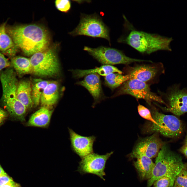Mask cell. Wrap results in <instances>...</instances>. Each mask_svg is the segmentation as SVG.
<instances>
[{
  "label": "cell",
  "instance_id": "cell-1",
  "mask_svg": "<svg viewBox=\"0 0 187 187\" xmlns=\"http://www.w3.org/2000/svg\"><path fill=\"white\" fill-rule=\"evenodd\" d=\"M9 33L17 48L26 56H31L49 47L50 38L47 30L36 24L17 25Z\"/></svg>",
  "mask_w": 187,
  "mask_h": 187
},
{
  "label": "cell",
  "instance_id": "cell-2",
  "mask_svg": "<svg viewBox=\"0 0 187 187\" xmlns=\"http://www.w3.org/2000/svg\"><path fill=\"white\" fill-rule=\"evenodd\" d=\"M128 25L129 31L118 39V42L126 44L139 52L147 54L160 50H171L172 38L136 30L130 24Z\"/></svg>",
  "mask_w": 187,
  "mask_h": 187
},
{
  "label": "cell",
  "instance_id": "cell-3",
  "mask_svg": "<svg viewBox=\"0 0 187 187\" xmlns=\"http://www.w3.org/2000/svg\"><path fill=\"white\" fill-rule=\"evenodd\" d=\"M155 163L152 175L148 180L147 187H151L155 181L163 177L169 178L173 184L176 176L184 168L181 156L171 151L165 144L159 152Z\"/></svg>",
  "mask_w": 187,
  "mask_h": 187
},
{
  "label": "cell",
  "instance_id": "cell-4",
  "mask_svg": "<svg viewBox=\"0 0 187 187\" xmlns=\"http://www.w3.org/2000/svg\"><path fill=\"white\" fill-rule=\"evenodd\" d=\"M0 79L3 91L2 100L4 106L15 118L18 120L23 119L28 109L17 98L18 83L13 69L9 68L2 72Z\"/></svg>",
  "mask_w": 187,
  "mask_h": 187
},
{
  "label": "cell",
  "instance_id": "cell-5",
  "mask_svg": "<svg viewBox=\"0 0 187 187\" xmlns=\"http://www.w3.org/2000/svg\"><path fill=\"white\" fill-rule=\"evenodd\" d=\"M151 112L157 124L149 122L144 128V131L148 133H160L164 136L175 138L179 136L183 130L181 121L176 116L166 115L159 112L152 105Z\"/></svg>",
  "mask_w": 187,
  "mask_h": 187
},
{
  "label": "cell",
  "instance_id": "cell-6",
  "mask_svg": "<svg viewBox=\"0 0 187 187\" xmlns=\"http://www.w3.org/2000/svg\"><path fill=\"white\" fill-rule=\"evenodd\" d=\"M56 48L49 47L31 56L32 73L39 76L50 77L59 72L60 66Z\"/></svg>",
  "mask_w": 187,
  "mask_h": 187
},
{
  "label": "cell",
  "instance_id": "cell-7",
  "mask_svg": "<svg viewBox=\"0 0 187 187\" xmlns=\"http://www.w3.org/2000/svg\"><path fill=\"white\" fill-rule=\"evenodd\" d=\"M69 34L73 36L84 35L103 38L111 44L109 29L102 18L96 14L90 15L82 14L78 24Z\"/></svg>",
  "mask_w": 187,
  "mask_h": 187
},
{
  "label": "cell",
  "instance_id": "cell-8",
  "mask_svg": "<svg viewBox=\"0 0 187 187\" xmlns=\"http://www.w3.org/2000/svg\"><path fill=\"white\" fill-rule=\"evenodd\" d=\"M124 95H130L137 99H144L149 105L153 102H157L165 105L161 96L152 92L147 83L137 79H130L124 82L111 97Z\"/></svg>",
  "mask_w": 187,
  "mask_h": 187
},
{
  "label": "cell",
  "instance_id": "cell-9",
  "mask_svg": "<svg viewBox=\"0 0 187 187\" xmlns=\"http://www.w3.org/2000/svg\"><path fill=\"white\" fill-rule=\"evenodd\" d=\"M84 50L104 65L128 64L135 62H149L150 60L134 58L126 56L122 51L112 48L101 46L95 48L85 46Z\"/></svg>",
  "mask_w": 187,
  "mask_h": 187
},
{
  "label": "cell",
  "instance_id": "cell-10",
  "mask_svg": "<svg viewBox=\"0 0 187 187\" xmlns=\"http://www.w3.org/2000/svg\"><path fill=\"white\" fill-rule=\"evenodd\" d=\"M179 84L169 87L163 94L166 106L161 107L163 110L177 116L187 112V88L181 89Z\"/></svg>",
  "mask_w": 187,
  "mask_h": 187
},
{
  "label": "cell",
  "instance_id": "cell-11",
  "mask_svg": "<svg viewBox=\"0 0 187 187\" xmlns=\"http://www.w3.org/2000/svg\"><path fill=\"white\" fill-rule=\"evenodd\" d=\"M113 152L111 151L104 155L93 152L89 154L81 159L77 171L81 175L90 173L96 175L105 181L106 164Z\"/></svg>",
  "mask_w": 187,
  "mask_h": 187
},
{
  "label": "cell",
  "instance_id": "cell-12",
  "mask_svg": "<svg viewBox=\"0 0 187 187\" xmlns=\"http://www.w3.org/2000/svg\"><path fill=\"white\" fill-rule=\"evenodd\" d=\"M158 134L154 133L141 140L130 154V157L136 158L139 156H144L151 158L157 156L164 144L160 139Z\"/></svg>",
  "mask_w": 187,
  "mask_h": 187
},
{
  "label": "cell",
  "instance_id": "cell-13",
  "mask_svg": "<svg viewBox=\"0 0 187 187\" xmlns=\"http://www.w3.org/2000/svg\"><path fill=\"white\" fill-rule=\"evenodd\" d=\"M124 70L125 75H129L130 79H137L147 83L164 71L162 64L160 63L127 66Z\"/></svg>",
  "mask_w": 187,
  "mask_h": 187
},
{
  "label": "cell",
  "instance_id": "cell-14",
  "mask_svg": "<svg viewBox=\"0 0 187 187\" xmlns=\"http://www.w3.org/2000/svg\"><path fill=\"white\" fill-rule=\"evenodd\" d=\"M71 147L72 151L81 159L94 152L93 145L96 137L80 135L68 128Z\"/></svg>",
  "mask_w": 187,
  "mask_h": 187
},
{
  "label": "cell",
  "instance_id": "cell-15",
  "mask_svg": "<svg viewBox=\"0 0 187 187\" xmlns=\"http://www.w3.org/2000/svg\"><path fill=\"white\" fill-rule=\"evenodd\" d=\"M76 84L85 88L92 96L94 101L92 105L93 108L104 99L101 81L98 74H92L86 75L83 80L78 82Z\"/></svg>",
  "mask_w": 187,
  "mask_h": 187
},
{
  "label": "cell",
  "instance_id": "cell-16",
  "mask_svg": "<svg viewBox=\"0 0 187 187\" xmlns=\"http://www.w3.org/2000/svg\"><path fill=\"white\" fill-rule=\"evenodd\" d=\"M53 112L50 108L42 106L31 115L26 123V126L41 128L47 127Z\"/></svg>",
  "mask_w": 187,
  "mask_h": 187
},
{
  "label": "cell",
  "instance_id": "cell-17",
  "mask_svg": "<svg viewBox=\"0 0 187 187\" xmlns=\"http://www.w3.org/2000/svg\"><path fill=\"white\" fill-rule=\"evenodd\" d=\"M59 96L58 83L55 81H49L42 94L40 103L42 106L50 108L56 103Z\"/></svg>",
  "mask_w": 187,
  "mask_h": 187
},
{
  "label": "cell",
  "instance_id": "cell-18",
  "mask_svg": "<svg viewBox=\"0 0 187 187\" xmlns=\"http://www.w3.org/2000/svg\"><path fill=\"white\" fill-rule=\"evenodd\" d=\"M136 159L133 165L140 178L148 180L151 177L155 163L151 158L145 156H139Z\"/></svg>",
  "mask_w": 187,
  "mask_h": 187
},
{
  "label": "cell",
  "instance_id": "cell-19",
  "mask_svg": "<svg viewBox=\"0 0 187 187\" xmlns=\"http://www.w3.org/2000/svg\"><path fill=\"white\" fill-rule=\"evenodd\" d=\"M31 83L29 81L24 80L18 83L17 96L19 101L28 110L31 109L34 104L31 94Z\"/></svg>",
  "mask_w": 187,
  "mask_h": 187
},
{
  "label": "cell",
  "instance_id": "cell-20",
  "mask_svg": "<svg viewBox=\"0 0 187 187\" xmlns=\"http://www.w3.org/2000/svg\"><path fill=\"white\" fill-rule=\"evenodd\" d=\"M6 23L0 26V51L9 57H14L17 47L12 39L7 33L5 28Z\"/></svg>",
  "mask_w": 187,
  "mask_h": 187
},
{
  "label": "cell",
  "instance_id": "cell-21",
  "mask_svg": "<svg viewBox=\"0 0 187 187\" xmlns=\"http://www.w3.org/2000/svg\"><path fill=\"white\" fill-rule=\"evenodd\" d=\"M74 77L79 78L92 74L97 73L102 76H106L112 73L122 74V71L117 68L111 65H104L96 68L83 70L76 69L72 71Z\"/></svg>",
  "mask_w": 187,
  "mask_h": 187
},
{
  "label": "cell",
  "instance_id": "cell-22",
  "mask_svg": "<svg viewBox=\"0 0 187 187\" xmlns=\"http://www.w3.org/2000/svg\"><path fill=\"white\" fill-rule=\"evenodd\" d=\"M11 64L18 73L24 75L32 73V68L30 58L20 56L12 58Z\"/></svg>",
  "mask_w": 187,
  "mask_h": 187
},
{
  "label": "cell",
  "instance_id": "cell-23",
  "mask_svg": "<svg viewBox=\"0 0 187 187\" xmlns=\"http://www.w3.org/2000/svg\"><path fill=\"white\" fill-rule=\"evenodd\" d=\"M49 82L41 79H33L31 85V94L32 101L35 106H37L40 103L42 94Z\"/></svg>",
  "mask_w": 187,
  "mask_h": 187
},
{
  "label": "cell",
  "instance_id": "cell-24",
  "mask_svg": "<svg viewBox=\"0 0 187 187\" xmlns=\"http://www.w3.org/2000/svg\"><path fill=\"white\" fill-rule=\"evenodd\" d=\"M130 79L129 75L118 73L110 74L105 77V84L112 89L119 87L123 83Z\"/></svg>",
  "mask_w": 187,
  "mask_h": 187
},
{
  "label": "cell",
  "instance_id": "cell-25",
  "mask_svg": "<svg viewBox=\"0 0 187 187\" xmlns=\"http://www.w3.org/2000/svg\"><path fill=\"white\" fill-rule=\"evenodd\" d=\"M172 187H187V170L184 168L176 176Z\"/></svg>",
  "mask_w": 187,
  "mask_h": 187
},
{
  "label": "cell",
  "instance_id": "cell-26",
  "mask_svg": "<svg viewBox=\"0 0 187 187\" xmlns=\"http://www.w3.org/2000/svg\"><path fill=\"white\" fill-rule=\"evenodd\" d=\"M137 110L139 115L143 118L156 125L157 123L153 119L151 111L144 106L139 104Z\"/></svg>",
  "mask_w": 187,
  "mask_h": 187
},
{
  "label": "cell",
  "instance_id": "cell-27",
  "mask_svg": "<svg viewBox=\"0 0 187 187\" xmlns=\"http://www.w3.org/2000/svg\"><path fill=\"white\" fill-rule=\"evenodd\" d=\"M56 8L62 12L66 13L70 10L71 7V3L68 0H57L55 1Z\"/></svg>",
  "mask_w": 187,
  "mask_h": 187
},
{
  "label": "cell",
  "instance_id": "cell-28",
  "mask_svg": "<svg viewBox=\"0 0 187 187\" xmlns=\"http://www.w3.org/2000/svg\"><path fill=\"white\" fill-rule=\"evenodd\" d=\"M153 184L154 187H172L173 184L169 177H163L155 181Z\"/></svg>",
  "mask_w": 187,
  "mask_h": 187
},
{
  "label": "cell",
  "instance_id": "cell-29",
  "mask_svg": "<svg viewBox=\"0 0 187 187\" xmlns=\"http://www.w3.org/2000/svg\"><path fill=\"white\" fill-rule=\"evenodd\" d=\"M11 64L8 59L0 52V71L3 69L10 66Z\"/></svg>",
  "mask_w": 187,
  "mask_h": 187
},
{
  "label": "cell",
  "instance_id": "cell-30",
  "mask_svg": "<svg viewBox=\"0 0 187 187\" xmlns=\"http://www.w3.org/2000/svg\"><path fill=\"white\" fill-rule=\"evenodd\" d=\"M12 178L7 173L0 176V187L13 181Z\"/></svg>",
  "mask_w": 187,
  "mask_h": 187
},
{
  "label": "cell",
  "instance_id": "cell-31",
  "mask_svg": "<svg viewBox=\"0 0 187 187\" xmlns=\"http://www.w3.org/2000/svg\"><path fill=\"white\" fill-rule=\"evenodd\" d=\"M7 116L6 112L0 108V125L3 122Z\"/></svg>",
  "mask_w": 187,
  "mask_h": 187
},
{
  "label": "cell",
  "instance_id": "cell-32",
  "mask_svg": "<svg viewBox=\"0 0 187 187\" xmlns=\"http://www.w3.org/2000/svg\"><path fill=\"white\" fill-rule=\"evenodd\" d=\"M1 187H21L20 185L14 181Z\"/></svg>",
  "mask_w": 187,
  "mask_h": 187
},
{
  "label": "cell",
  "instance_id": "cell-33",
  "mask_svg": "<svg viewBox=\"0 0 187 187\" xmlns=\"http://www.w3.org/2000/svg\"><path fill=\"white\" fill-rule=\"evenodd\" d=\"M181 152L187 157V145L184 144L180 149Z\"/></svg>",
  "mask_w": 187,
  "mask_h": 187
},
{
  "label": "cell",
  "instance_id": "cell-34",
  "mask_svg": "<svg viewBox=\"0 0 187 187\" xmlns=\"http://www.w3.org/2000/svg\"><path fill=\"white\" fill-rule=\"evenodd\" d=\"M7 173L4 171L0 164V176Z\"/></svg>",
  "mask_w": 187,
  "mask_h": 187
},
{
  "label": "cell",
  "instance_id": "cell-35",
  "mask_svg": "<svg viewBox=\"0 0 187 187\" xmlns=\"http://www.w3.org/2000/svg\"><path fill=\"white\" fill-rule=\"evenodd\" d=\"M184 144L186 145H187V136L185 138Z\"/></svg>",
  "mask_w": 187,
  "mask_h": 187
},
{
  "label": "cell",
  "instance_id": "cell-36",
  "mask_svg": "<svg viewBox=\"0 0 187 187\" xmlns=\"http://www.w3.org/2000/svg\"><path fill=\"white\" fill-rule=\"evenodd\" d=\"M184 168L187 170V164L184 165Z\"/></svg>",
  "mask_w": 187,
  "mask_h": 187
}]
</instances>
